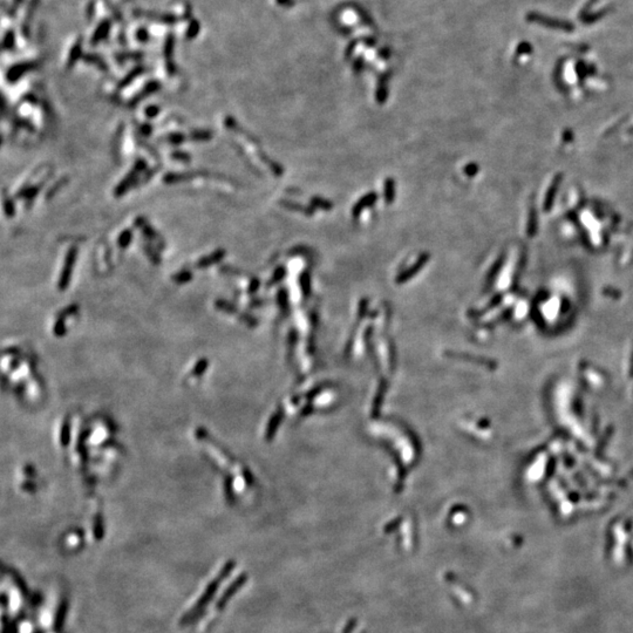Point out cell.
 <instances>
[{
	"label": "cell",
	"instance_id": "7a4b0ae2",
	"mask_svg": "<svg viewBox=\"0 0 633 633\" xmlns=\"http://www.w3.org/2000/svg\"><path fill=\"white\" fill-rule=\"evenodd\" d=\"M81 52H83V39L80 37H75L71 41L70 50H68L66 57V64L68 67H72L74 65V62H77L75 60L80 58Z\"/></svg>",
	"mask_w": 633,
	"mask_h": 633
},
{
	"label": "cell",
	"instance_id": "8992f818",
	"mask_svg": "<svg viewBox=\"0 0 633 633\" xmlns=\"http://www.w3.org/2000/svg\"><path fill=\"white\" fill-rule=\"evenodd\" d=\"M362 633H366V632H362Z\"/></svg>",
	"mask_w": 633,
	"mask_h": 633
},
{
	"label": "cell",
	"instance_id": "6da1fadb",
	"mask_svg": "<svg viewBox=\"0 0 633 633\" xmlns=\"http://www.w3.org/2000/svg\"><path fill=\"white\" fill-rule=\"evenodd\" d=\"M67 264L65 265L64 271L61 273V278L60 281H59V288L60 290H65L67 288L68 281H70L71 278V271H72V265L74 263V258H77V248H72V250L68 252L67 255Z\"/></svg>",
	"mask_w": 633,
	"mask_h": 633
},
{
	"label": "cell",
	"instance_id": "3957f363",
	"mask_svg": "<svg viewBox=\"0 0 633 633\" xmlns=\"http://www.w3.org/2000/svg\"><path fill=\"white\" fill-rule=\"evenodd\" d=\"M34 67L35 65L33 64V62H21V64L14 65V66H12L8 70V73H7L8 81L14 83V81H17L19 78H21L26 72H28L29 70H33Z\"/></svg>",
	"mask_w": 633,
	"mask_h": 633
},
{
	"label": "cell",
	"instance_id": "277c9868",
	"mask_svg": "<svg viewBox=\"0 0 633 633\" xmlns=\"http://www.w3.org/2000/svg\"><path fill=\"white\" fill-rule=\"evenodd\" d=\"M199 32V22L197 20L188 19L185 20V27L183 28V34L185 39H193Z\"/></svg>",
	"mask_w": 633,
	"mask_h": 633
},
{
	"label": "cell",
	"instance_id": "5b68a950",
	"mask_svg": "<svg viewBox=\"0 0 633 633\" xmlns=\"http://www.w3.org/2000/svg\"><path fill=\"white\" fill-rule=\"evenodd\" d=\"M357 624H358V619H356V618L351 619L350 622H347V624H346L345 628H344L343 633H352L353 630L356 629Z\"/></svg>",
	"mask_w": 633,
	"mask_h": 633
}]
</instances>
